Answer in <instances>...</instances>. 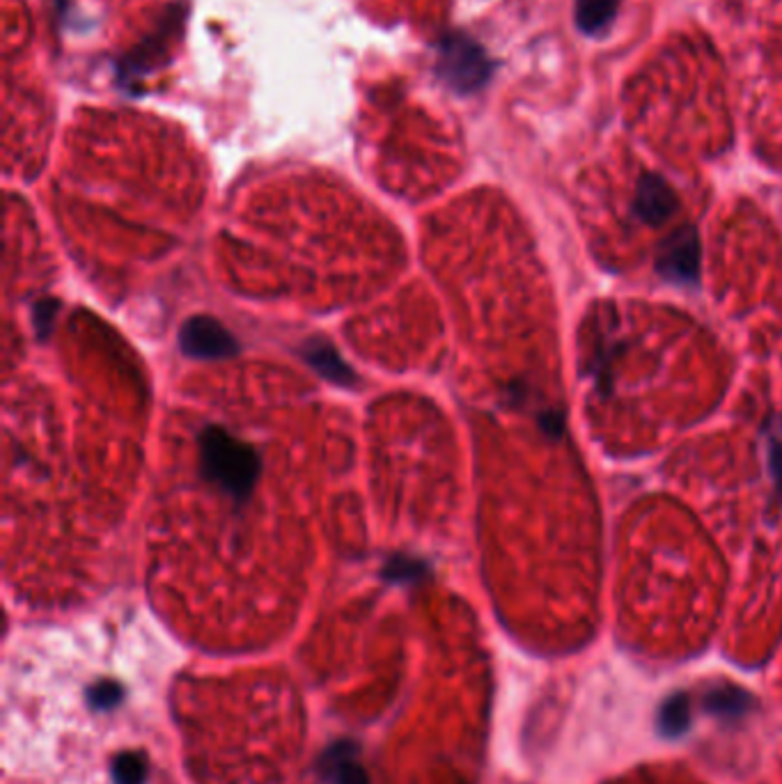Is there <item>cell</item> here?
Wrapping results in <instances>:
<instances>
[{"label": "cell", "instance_id": "cell-5", "mask_svg": "<svg viewBox=\"0 0 782 784\" xmlns=\"http://www.w3.org/2000/svg\"><path fill=\"white\" fill-rule=\"evenodd\" d=\"M677 210V195L658 174H645L639 182V191H635L633 200V212L641 221L661 225L663 221H668L673 212Z\"/></svg>", "mask_w": 782, "mask_h": 784}, {"label": "cell", "instance_id": "cell-11", "mask_svg": "<svg viewBox=\"0 0 782 784\" xmlns=\"http://www.w3.org/2000/svg\"><path fill=\"white\" fill-rule=\"evenodd\" d=\"M55 310H57V303L51 301V299L40 301L35 305V329H38V335L42 340H46L49 333H51V319L55 316Z\"/></svg>", "mask_w": 782, "mask_h": 784}, {"label": "cell", "instance_id": "cell-9", "mask_svg": "<svg viewBox=\"0 0 782 784\" xmlns=\"http://www.w3.org/2000/svg\"><path fill=\"white\" fill-rule=\"evenodd\" d=\"M764 441H767L769 471L778 493L782 496V418L769 420V425L764 427Z\"/></svg>", "mask_w": 782, "mask_h": 784}, {"label": "cell", "instance_id": "cell-8", "mask_svg": "<svg viewBox=\"0 0 782 784\" xmlns=\"http://www.w3.org/2000/svg\"><path fill=\"white\" fill-rule=\"evenodd\" d=\"M618 12V0H578L576 23L586 33H599Z\"/></svg>", "mask_w": 782, "mask_h": 784}, {"label": "cell", "instance_id": "cell-10", "mask_svg": "<svg viewBox=\"0 0 782 784\" xmlns=\"http://www.w3.org/2000/svg\"><path fill=\"white\" fill-rule=\"evenodd\" d=\"M422 576L425 565L411 558H393L384 569V578L393 580V583H414V580H420Z\"/></svg>", "mask_w": 782, "mask_h": 784}, {"label": "cell", "instance_id": "cell-7", "mask_svg": "<svg viewBox=\"0 0 782 784\" xmlns=\"http://www.w3.org/2000/svg\"><path fill=\"white\" fill-rule=\"evenodd\" d=\"M303 356L317 372L324 376V379L338 386H352L356 382L354 369L342 361L338 348L324 340H310L303 346Z\"/></svg>", "mask_w": 782, "mask_h": 784}, {"label": "cell", "instance_id": "cell-4", "mask_svg": "<svg viewBox=\"0 0 782 784\" xmlns=\"http://www.w3.org/2000/svg\"><path fill=\"white\" fill-rule=\"evenodd\" d=\"M658 271L675 282H693L700 271V241L693 227H682L665 241L656 259Z\"/></svg>", "mask_w": 782, "mask_h": 784}, {"label": "cell", "instance_id": "cell-2", "mask_svg": "<svg viewBox=\"0 0 782 784\" xmlns=\"http://www.w3.org/2000/svg\"><path fill=\"white\" fill-rule=\"evenodd\" d=\"M439 74L457 93H475L489 80L491 63L473 40L452 35L441 42Z\"/></svg>", "mask_w": 782, "mask_h": 784}, {"label": "cell", "instance_id": "cell-3", "mask_svg": "<svg viewBox=\"0 0 782 784\" xmlns=\"http://www.w3.org/2000/svg\"><path fill=\"white\" fill-rule=\"evenodd\" d=\"M182 352L191 358L216 361L229 358L239 352V344L223 324L212 316H193L182 326L180 333Z\"/></svg>", "mask_w": 782, "mask_h": 784}, {"label": "cell", "instance_id": "cell-1", "mask_svg": "<svg viewBox=\"0 0 782 784\" xmlns=\"http://www.w3.org/2000/svg\"><path fill=\"white\" fill-rule=\"evenodd\" d=\"M205 477L235 501H246L259 477L257 452L221 427H207L200 436Z\"/></svg>", "mask_w": 782, "mask_h": 784}, {"label": "cell", "instance_id": "cell-6", "mask_svg": "<svg viewBox=\"0 0 782 784\" xmlns=\"http://www.w3.org/2000/svg\"><path fill=\"white\" fill-rule=\"evenodd\" d=\"M331 784H367V773L358 762V748L352 743L333 745L320 764Z\"/></svg>", "mask_w": 782, "mask_h": 784}]
</instances>
